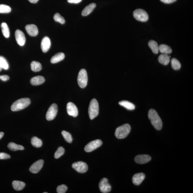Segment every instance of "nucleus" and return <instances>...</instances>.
I'll list each match as a JSON object with an SVG mask.
<instances>
[{
    "label": "nucleus",
    "mask_w": 193,
    "mask_h": 193,
    "mask_svg": "<svg viewBox=\"0 0 193 193\" xmlns=\"http://www.w3.org/2000/svg\"><path fill=\"white\" fill-rule=\"evenodd\" d=\"M148 116L151 124L154 128L158 130L161 129L162 127V121L157 112L154 109H151L148 112Z\"/></svg>",
    "instance_id": "nucleus-1"
},
{
    "label": "nucleus",
    "mask_w": 193,
    "mask_h": 193,
    "mask_svg": "<svg viewBox=\"0 0 193 193\" xmlns=\"http://www.w3.org/2000/svg\"><path fill=\"white\" fill-rule=\"evenodd\" d=\"M30 100L28 98H23L14 102L11 107L12 111H20L28 106L30 104Z\"/></svg>",
    "instance_id": "nucleus-2"
},
{
    "label": "nucleus",
    "mask_w": 193,
    "mask_h": 193,
    "mask_svg": "<svg viewBox=\"0 0 193 193\" xmlns=\"http://www.w3.org/2000/svg\"><path fill=\"white\" fill-rule=\"evenodd\" d=\"M131 130L130 125L128 124H125L118 127L115 132L116 137L119 139L125 138L130 134Z\"/></svg>",
    "instance_id": "nucleus-3"
},
{
    "label": "nucleus",
    "mask_w": 193,
    "mask_h": 193,
    "mask_svg": "<svg viewBox=\"0 0 193 193\" xmlns=\"http://www.w3.org/2000/svg\"><path fill=\"white\" fill-rule=\"evenodd\" d=\"M99 107L97 101L93 99L90 103L88 108V114L90 119H93L97 117L99 114Z\"/></svg>",
    "instance_id": "nucleus-4"
},
{
    "label": "nucleus",
    "mask_w": 193,
    "mask_h": 193,
    "mask_svg": "<svg viewBox=\"0 0 193 193\" xmlns=\"http://www.w3.org/2000/svg\"><path fill=\"white\" fill-rule=\"evenodd\" d=\"M88 75L86 70L84 69L81 70L79 71L78 76V83L79 86L81 88H85L88 83Z\"/></svg>",
    "instance_id": "nucleus-5"
},
{
    "label": "nucleus",
    "mask_w": 193,
    "mask_h": 193,
    "mask_svg": "<svg viewBox=\"0 0 193 193\" xmlns=\"http://www.w3.org/2000/svg\"><path fill=\"white\" fill-rule=\"evenodd\" d=\"M133 16L135 19L137 20L142 22L148 21L149 18V16L147 12L144 10L141 9L135 10L133 13Z\"/></svg>",
    "instance_id": "nucleus-6"
},
{
    "label": "nucleus",
    "mask_w": 193,
    "mask_h": 193,
    "mask_svg": "<svg viewBox=\"0 0 193 193\" xmlns=\"http://www.w3.org/2000/svg\"><path fill=\"white\" fill-rule=\"evenodd\" d=\"M58 112V107L56 104L54 103L50 105L46 114L47 120H53L56 117Z\"/></svg>",
    "instance_id": "nucleus-7"
},
{
    "label": "nucleus",
    "mask_w": 193,
    "mask_h": 193,
    "mask_svg": "<svg viewBox=\"0 0 193 193\" xmlns=\"http://www.w3.org/2000/svg\"><path fill=\"white\" fill-rule=\"evenodd\" d=\"M102 144V142L100 139L92 141L85 147V150L87 152H91L100 147Z\"/></svg>",
    "instance_id": "nucleus-8"
},
{
    "label": "nucleus",
    "mask_w": 193,
    "mask_h": 193,
    "mask_svg": "<svg viewBox=\"0 0 193 193\" xmlns=\"http://www.w3.org/2000/svg\"><path fill=\"white\" fill-rule=\"evenodd\" d=\"M72 167L77 172L84 173L88 170V166L86 163L82 161L74 162L72 165Z\"/></svg>",
    "instance_id": "nucleus-9"
},
{
    "label": "nucleus",
    "mask_w": 193,
    "mask_h": 193,
    "mask_svg": "<svg viewBox=\"0 0 193 193\" xmlns=\"http://www.w3.org/2000/svg\"><path fill=\"white\" fill-rule=\"evenodd\" d=\"M100 191L102 193H108L111 190V186L109 183L108 180L105 178H103L100 181L99 184Z\"/></svg>",
    "instance_id": "nucleus-10"
},
{
    "label": "nucleus",
    "mask_w": 193,
    "mask_h": 193,
    "mask_svg": "<svg viewBox=\"0 0 193 193\" xmlns=\"http://www.w3.org/2000/svg\"><path fill=\"white\" fill-rule=\"evenodd\" d=\"M15 36L18 45L23 46L25 44L26 38L23 32L19 30H17L15 32Z\"/></svg>",
    "instance_id": "nucleus-11"
},
{
    "label": "nucleus",
    "mask_w": 193,
    "mask_h": 193,
    "mask_svg": "<svg viewBox=\"0 0 193 193\" xmlns=\"http://www.w3.org/2000/svg\"><path fill=\"white\" fill-rule=\"evenodd\" d=\"M67 110L68 114L73 117H77L79 114L77 107L73 103L70 102L67 103Z\"/></svg>",
    "instance_id": "nucleus-12"
},
{
    "label": "nucleus",
    "mask_w": 193,
    "mask_h": 193,
    "mask_svg": "<svg viewBox=\"0 0 193 193\" xmlns=\"http://www.w3.org/2000/svg\"><path fill=\"white\" fill-rule=\"evenodd\" d=\"M43 164V160H40L37 161L30 166V171L33 174H37L42 169Z\"/></svg>",
    "instance_id": "nucleus-13"
},
{
    "label": "nucleus",
    "mask_w": 193,
    "mask_h": 193,
    "mask_svg": "<svg viewBox=\"0 0 193 193\" xmlns=\"http://www.w3.org/2000/svg\"><path fill=\"white\" fill-rule=\"evenodd\" d=\"M51 46L50 39L47 37L43 38L41 43V48L43 52L46 53L48 51Z\"/></svg>",
    "instance_id": "nucleus-14"
},
{
    "label": "nucleus",
    "mask_w": 193,
    "mask_h": 193,
    "mask_svg": "<svg viewBox=\"0 0 193 193\" xmlns=\"http://www.w3.org/2000/svg\"><path fill=\"white\" fill-rule=\"evenodd\" d=\"M25 29L27 33L30 36L35 37L38 34V29L34 24H28L25 27Z\"/></svg>",
    "instance_id": "nucleus-15"
},
{
    "label": "nucleus",
    "mask_w": 193,
    "mask_h": 193,
    "mask_svg": "<svg viewBox=\"0 0 193 193\" xmlns=\"http://www.w3.org/2000/svg\"><path fill=\"white\" fill-rule=\"evenodd\" d=\"M151 159V156L147 154H142L136 156L135 158V161L137 163L145 164L148 163Z\"/></svg>",
    "instance_id": "nucleus-16"
},
{
    "label": "nucleus",
    "mask_w": 193,
    "mask_h": 193,
    "mask_svg": "<svg viewBox=\"0 0 193 193\" xmlns=\"http://www.w3.org/2000/svg\"><path fill=\"white\" fill-rule=\"evenodd\" d=\"M145 175L143 173H139L135 174L132 178L133 183L135 185H140L144 180Z\"/></svg>",
    "instance_id": "nucleus-17"
},
{
    "label": "nucleus",
    "mask_w": 193,
    "mask_h": 193,
    "mask_svg": "<svg viewBox=\"0 0 193 193\" xmlns=\"http://www.w3.org/2000/svg\"><path fill=\"white\" fill-rule=\"evenodd\" d=\"M45 81L43 77L42 76H35L30 79V83L32 85H42Z\"/></svg>",
    "instance_id": "nucleus-18"
},
{
    "label": "nucleus",
    "mask_w": 193,
    "mask_h": 193,
    "mask_svg": "<svg viewBox=\"0 0 193 193\" xmlns=\"http://www.w3.org/2000/svg\"><path fill=\"white\" fill-rule=\"evenodd\" d=\"M96 6V4L94 3H92L89 4L82 10V16H86L90 14L95 8Z\"/></svg>",
    "instance_id": "nucleus-19"
},
{
    "label": "nucleus",
    "mask_w": 193,
    "mask_h": 193,
    "mask_svg": "<svg viewBox=\"0 0 193 193\" xmlns=\"http://www.w3.org/2000/svg\"><path fill=\"white\" fill-rule=\"evenodd\" d=\"M64 58H65V55L63 53H58L52 57L50 60V62L53 64L57 63L63 60Z\"/></svg>",
    "instance_id": "nucleus-20"
},
{
    "label": "nucleus",
    "mask_w": 193,
    "mask_h": 193,
    "mask_svg": "<svg viewBox=\"0 0 193 193\" xmlns=\"http://www.w3.org/2000/svg\"><path fill=\"white\" fill-rule=\"evenodd\" d=\"M170 57L171 56H168V54H162L159 56V61L160 63L164 65H168L169 63Z\"/></svg>",
    "instance_id": "nucleus-21"
},
{
    "label": "nucleus",
    "mask_w": 193,
    "mask_h": 193,
    "mask_svg": "<svg viewBox=\"0 0 193 193\" xmlns=\"http://www.w3.org/2000/svg\"><path fill=\"white\" fill-rule=\"evenodd\" d=\"M25 186V183L22 181L15 180L12 182V186L16 191L21 190L23 189Z\"/></svg>",
    "instance_id": "nucleus-22"
},
{
    "label": "nucleus",
    "mask_w": 193,
    "mask_h": 193,
    "mask_svg": "<svg viewBox=\"0 0 193 193\" xmlns=\"http://www.w3.org/2000/svg\"><path fill=\"white\" fill-rule=\"evenodd\" d=\"M119 105L121 106L125 107L127 109L129 110H133L135 109V106L134 104L127 101H122L119 102Z\"/></svg>",
    "instance_id": "nucleus-23"
},
{
    "label": "nucleus",
    "mask_w": 193,
    "mask_h": 193,
    "mask_svg": "<svg viewBox=\"0 0 193 193\" xmlns=\"http://www.w3.org/2000/svg\"><path fill=\"white\" fill-rule=\"evenodd\" d=\"M159 51L162 54H168L172 52L171 47L166 44H161L159 46Z\"/></svg>",
    "instance_id": "nucleus-24"
},
{
    "label": "nucleus",
    "mask_w": 193,
    "mask_h": 193,
    "mask_svg": "<svg viewBox=\"0 0 193 193\" xmlns=\"http://www.w3.org/2000/svg\"><path fill=\"white\" fill-rule=\"evenodd\" d=\"M148 46L151 48L154 54H158L159 52V49L158 44L156 41L151 40L148 42Z\"/></svg>",
    "instance_id": "nucleus-25"
},
{
    "label": "nucleus",
    "mask_w": 193,
    "mask_h": 193,
    "mask_svg": "<svg viewBox=\"0 0 193 193\" xmlns=\"http://www.w3.org/2000/svg\"><path fill=\"white\" fill-rule=\"evenodd\" d=\"M1 31L3 36L6 38L10 36V31L8 26L6 23L3 22L1 24Z\"/></svg>",
    "instance_id": "nucleus-26"
},
{
    "label": "nucleus",
    "mask_w": 193,
    "mask_h": 193,
    "mask_svg": "<svg viewBox=\"0 0 193 193\" xmlns=\"http://www.w3.org/2000/svg\"><path fill=\"white\" fill-rule=\"evenodd\" d=\"M8 148L12 151H17L18 150H23L24 148L22 145H17L13 142H10L8 145Z\"/></svg>",
    "instance_id": "nucleus-27"
},
{
    "label": "nucleus",
    "mask_w": 193,
    "mask_h": 193,
    "mask_svg": "<svg viewBox=\"0 0 193 193\" xmlns=\"http://www.w3.org/2000/svg\"><path fill=\"white\" fill-rule=\"evenodd\" d=\"M31 70L34 72L41 71L42 69V66L39 62L37 61H33L30 64Z\"/></svg>",
    "instance_id": "nucleus-28"
},
{
    "label": "nucleus",
    "mask_w": 193,
    "mask_h": 193,
    "mask_svg": "<svg viewBox=\"0 0 193 193\" xmlns=\"http://www.w3.org/2000/svg\"><path fill=\"white\" fill-rule=\"evenodd\" d=\"M32 145L36 148H40L42 145V141L41 139L36 137H34L31 139Z\"/></svg>",
    "instance_id": "nucleus-29"
},
{
    "label": "nucleus",
    "mask_w": 193,
    "mask_h": 193,
    "mask_svg": "<svg viewBox=\"0 0 193 193\" xmlns=\"http://www.w3.org/2000/svg\"><path fill=\"white\" fill-rule=\"evenodd\" d=\"M172 67L174 70H180L181 67V64L179 61L175 58L172 59L171 61Z\"/></svg>",
    "instance_id": "nucleus-30"
},
{
    "label": "nucleus",
    "mask_w": 193,
    "mask_h": 193,
    "mask_svg": "<svg viewBox=\"0 0 193 193\" xmlns=\"http://www.w3.org/2000/svg\"><path fill=\"white\" fill-rule=\"evenodd\" d=\"M0 65L3 69L7 70L9 68V65L7 60L3 57L0 56Z\"/></svg>",
    "instance_id": "nucleus-31"
},
{
    "label": "nucleus",
    "mask_w": 193,
    "mask_h": 193,
    "mask_svg": "<svg viewBox=\"0 0 193 193\" xmlns=\"http://www.w3.org/2000/svg\"><path fill=\"white\" fill-rule=\"evenodd\" d=\"M62 134L64 139L67 142L69 143H72L73 139L70 133L68 132L63 131H62Z\"/></svg>",
    "instance_id": "nucleus-32"
},
{
    "label": "nucleus",
    "mask_w": 193,
    "mask_h": 193,
    "mask_svg": "<svg viewBox=\"0 0 193 193\" xmlns=\"http://www.w3.org/2000/svg\"><path fill=\"white\" fill-rule=\"evenodd\" d=\"M11 11V8L5 4H0V13H8Z\"/></svg>",
    "instance_id": "nucleus-33"
},
{
    "label": "nucleus",
    "mask_w": 193,
    "mask_h": 193,
    "mask_svg": "<svg viewBox=\"0 0 193 193\" xmlns=\"http://www.w3.org/2000/svg\"><path fill=\"white\" fill-rule=\"evenodd\" d=\"M53 18L55 21L59 22L61 24H64L65 22L64 18L59 13L55 14L53 17Z\"/></svg>",
    "instance_id": "nucleus-34"
},
{
    "label": "nucleus",
    "mask_w": 193,
    "mask_h": 193,
    "mask_svg": "<svg viewBox=\"0 0 193 193\" xmlns=\"http://www.w3.org/2000/svg\"><path fill=\"white\" fill-rule=\"evenodd\" d=\"M65 152V150L62 147H60L55 152L54 157L55 159H57L60 157L61 156L63 155Z\"/></svg>",
    "instance_id": "nucleus-35"
},
{
    "label": "nucleus",
    "mask_w": 193,
    "mask_h": 193,
    "mask_svg": "<svg viewBox=\"0 0 193 193\" xmlns=\"http://www.w3.org/2000/svg\"><path fill=\"white\" fill-rule=\"evenodd\" d=\"M67 189L68 188L66 185H62L58 186L57 188V192L58 193H65Z\"/></svg>",
    "instance_id": "nucleus-36"
},
{
    "label": "nucleus",
    "mask_w": 193,
    "mask_h": 193,
    "mask_svg": "<svg viewBox=\"0 0 193 193\" xmlns=\"http://www.w3.org/2000/svg\"><path fill=\"white\" fill-rule=\"evenodd\" d=\"M10 156L9 154L5 153H0V160H5L10 159Z\"/></svg>",
    "instance_id": "nucleus-37"
},
{
    "label": "nucleus",
    "mask_w": 193,
    "mask_h": 193,
    "mask_svg": "<svg viewBox=\"0 0 193 193\" xmlns=\"http://www.w3.org/2000/svg\"><path fill=\"white\" fill-rule=\"evenodd\" d=\"M9 79H10V77L7 75H2V76H0V79L1 81H4V82L8 80Z\"/></svg>",
    "instance_id": "nucleus-38"
},
{
    "label": "nucleus",
    "mask_w": 193,
    "mask_h": 193,
    "mask_svg": "<svg viewBox=\"0 0 193 193\" xmlns=\"http://www.w3.org/2000/svg\"><path fill=\"white\" fill-rule=\"evenodd\" d=\"M162 2L166 4H170L175 2L177 0H160Z\"/></svg>",
    "instance_id": "nucleus-39"
},
{
    "label": "nucleus",
    "mask_w": 193,
    "mask_h": 193,
    "mask_svg": "<svg viewBox=\"0 0 193 193\" xmlns=\"http://www.w3.org/2000/svg\"><path fill=\"white\" fill-rule=\"evenodd\" d=\"M82 1V0H67V1L70 3L78 4Z\"/></svg>",
    "instance_id": "nucleus-40"
},
{
    "label": "nucleus",
    "mask_w": 193,
    "mask_h": 193,
    "mask_svg": "<svg viewBox=\"0 0 193 193\" xmlns=\"http://www.w3.org/2000/svg\"><path fill=\"white\" fill-rule=\"evenodd\" d=\"M39 0H28V1L32 3H37Z\"/></svg>",
    "instance_id": "nucleus-41"
},
{
    "label": "nucleus",
    "mask_w": 193,
    "mask_h": 193,
    "mask_svg": "<svg viewBox=\"0 0 193 193\" xmlns=\"http://www.w3.org/2000/svg\"><path fill=\"white\" fill-rule=\"evenodd\" d=\"M4 133L3 132H0V139H1L4 136Z\"/></svg>",
    "instance_id": "nucleus-42"
},
{
    "label": "nucleus",
    "mask_w": 193,
    "mask_h": 193,
    "mask_svg": "<svg viewBox=\"0 0 193 193\" xmlns=\"http://www.w3.org/2000/svg\"><path fill=\"white\" fill-rule=\"evenodd\" d=\"M2 67L1 66V65H0V71H1V70H2Z\"/></svg>",
    "instance_id": "nucleus-43"
},
{
    "label": "nucleus",
    "mask_w": 193,
    "mask_h": 193,
    "mask_svg": "<svg viewBox=\"0 0 193 193\" xmlns=\"http://www.w3.org/2000/svg\"><path fill=\"white\" fill-rule=\"evenodd\" d=\"M44 193H47V192H44Z\"/></svg>",
    "instance_id": "nucleus-44"
}]
</instances>
